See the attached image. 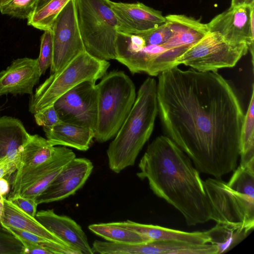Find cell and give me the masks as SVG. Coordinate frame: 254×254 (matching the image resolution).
<instances>
[{
    "mask_svg": "<svg viewBox=\"0 0 254 254\" xmlns=\"http://www.w3.org/2000/svg\"><path fill=\"white\" fill-rule=\"evenodd\" d=\"M54 106L62 121L95 130L98 111L95 82L85 81L61 96Z\"/></svg>",
    "mask_w": 254,
    "mask_h": 254,
    "instance_id": "12",
    "label": "cell"
},
{
    "mask_svg": "<svg viewBox=\"0 0 254 254\" xmlns=\"http://www.w3.org/2000/svg\"><path fill=\"white\" fill-rule=\"evenodd\" d=\"M75 158L74 152L65 146H55L48 160L13 176L11 188L7 198L14 195L35 199L54 181L64 167Z\"/></svg>",
    "mask_w": 254,
    "mask_h": 254,
    "instance_id": "10",
    "label": "cell"
},
{
    "mask_svg": "<svg viewBox=\"0 0 254 254\" xmlns=\"http://www.w3.org/2000/svg\"><path fill=\"white\" fill-rule=\"evenodd\" d=\"M115 223L134 231L150 241H176L190 244L210 243V238L206 231L189 232L158 225L139 223L129 220L115 222Z\"/></svg>",
    "mask_w": 254,
    "mask_h": 254,
    "instance_id": "19",
    "label": "cell"
},
{
    "mask_svg": "<svg viewBox=\"0 0 254 254\" xmlns=\"http://www.w3.org/2000/svg\"><path fill=\"white\" fill-rule=\"evenodd\" d=\"M249 51L247 44H232L219 34L209 32L180 56L175 65L183 64L201 72L217 71L234 66Z\"/></svg>",
    "mask_w": 254,
    "mask_h": 254,
    "instance_id": "9",
    "label": "cell"
},
{
    "mask_svg": "<svg viewBox=\"0 0 254 254\" xmlns=\"http://www.w3.org/2000/svg\"><path fill=\"white\" fill-rule=\"evenodd\" d=\"M0 224L27 231L50 241L68 246L45 228L35 217L25 213L5 197L4 198L3 216Z\"/></svg>",
    "mask_w": 254,
    "mask_h": 254,
    "instance_id": "21",
    "label": "cell"
},
{
    "mask_svg": "<svg viewBox=\"0 0 254 254\" xmlns=\"http://www.w3.org/2000/svg\"><path fill=\"white\" fill-rule=\"evenodd\" d=\"M38 0H0V12L12 17L28 19L37 8Z\"/></svg>",
    "mask_w": 254,
    "mask_h": 254,
    "instance_id": "28",
    "label": "cell"
},
{
    "mask_svg": "<svg viewBox=\"0 0 254 254\" xmlns=\"http://www.w3.org/2000/svg\"><path fill=\"white\" fill-rule=\"evenodd\" d=\"M157 99L167 136L200 173L221 179L235 170L245 115L222 76L174 66L158 75Z\"/></svg>",
    "mask_w": 254,
    "mask_h": 254,
    "instance_id": "1",
    "label": "cell"
},
{
    "mask_svg": "<svg viewBox=\"0 0 254 254\" xmlns=\"http://www.w3.org/2000/svg\"><path fill=\"white\" fill-rule=\"evenodd\" d=\"M35 217L48 230L79 254H94L81 227L70 217L58 215L53 209L38 211Z\"/></svg>",
    "mask_w": 254,
    "mask_h": 254,
    "instance_id": "17",
    "label": "cell"
},
{
    "mask_svg": "<svg viewBox=\"0 0 254 254\" xmlns=\"http://www.w3.org/2000/svg\"><path fill=\"white\" fill-rule=\"evenodd\" d=\"M52 0H38L36 10L41 8Z\"/></svg>",
    "mask_w": 254,
    "mask_h": 254,
    "instance_id": "39",
    "label": "cell"
},
{
    "mask_svg": "<svg viewBox=\"0 0 254 254\" xmlns=\"http://www.w3.org/2000/svg\"><path fill=\"white\" fill-rule=\"evenodd\" d=\"M30 135L18 119L7 116L0 117V158L19 155Z\"/></svg>",
    "mask_w": 254,
    "mask_h": 254,
    "instance_id": "22",
    "label": "cell"
},
{
    "mask_svg": "<svg viewBox=\"0 0 254 254\" xmlns=\"http://www.w3.org/2000/svg\"><path fill=\"white\" fill-rule=\"evenodd\" d=\"M34 115L36 124L43 127H53L62 121L54 105L41 110Z\"/></svg>",
    "mask_w": 254,
    "mask_h": 254,
    "instance_id": "33",
    "label": "cell"
},
{
    "mask_svg": "<svg viewBox=\"0 0 254 254\" xmlns=\"http://www.w3.org/2000/svg\"><path fill=\"white\" fill-rule=\"evenodd\" d=\"M135 34L143 38L146 45L163 46L172 36L173 32L165 22L148 31Z\"/></svg>",
    "mask_w": 254,
    "mask_h": 254,
    "instance_id": "31",
    "label": "cell"
},
{
    "mask_svg": "<svg viewBox=\"0 0 254 254\" xmlns=\"http://www.w3.org/2000/svg\"><path fill=\"white\" fill-rule=\"evenodd\" d=\"M7 199L11 201L25 213L30 216L35 217L38 204L35 199L26 198L20 194L14 195L7 198Z\"/></svg>",
    "mask_w": 254,
    "mask_h": 254,
    "instance_id": "34",
    "label": "cell"
},
{
    "mask_svg": "<svg viewBox=\"0 0 254 254\" xmlns=\"http://www.w3.org/2000/svg\"><path fill=\"white\" fill-rule=\"evenodd\" d=\"M5 196L0 195V222L2 219L4 211V198Z\"/></svg>",
    "mask_w": 254,
    "mask_h": 254,
    "instance_id": "38",
    "label": "cell"
},
{
    "mask_svg": "<svg viewBox=\"0 0 254 254\" xmlns=\"http://www.w3.org/2000/svg\"><path fill=\"white\" fill-rule=\"evenodd\" d=\"M206 231L210 238V243L217 248V254L231 250L251 233L245 230L217 223L214 227Z\"/></svg>",
    "mask_w": 254,
    "mask_h": 254,
    "instance_id": "26",
    "label": "cell"
},
{
    "mask_svg": "<svg viewBox=\"0 0 254 254\" xmlns=\"http://www.w3.org/2000/svg\"><path fill=\"white\" fill-rule=\"evenodd\" d=\"M182 54L163 46L147 45L139 35L119 32L116 60L132 74L144 72L152 76L176 66Z\"/></svg>",
    "mask_w": 254,
    "mask_h": 254,
    "instance_id": "8",
    "label": "cell"
},
{
    "mask_svg": "<svg viewBox=\"0 0 254 254\" xmlns=\"http://www.w3.org/2000/svg\"><path fill=\"white\" fill-rule=\"evenodd\" d=\"M43 128L47 139L53 146H68L80 151L87 150L94 137L93 129L63 121Z\"/></svg>",
    "mask_w": 254,
    "mask_h": 254,
    "instance_id": "20",
    "label": "cell"
},
{
    "mask_svg": "<svg viewBox=\"0 0 254 254\" xmlns=\"http://www.w3.org/2000/svg\"><path fill=\"white\" fill-rule=\"evenodd\" d=\"M240 157L242 166L254 164V85L243 123L240 140Z\"/></svg>",
    "mask_w": 254,
    "mask_h": 254,
    "instance_id": "25",
    "label": "cell"
},
{
    "mask_svg": "<svg viewBox=\"0 0 254 254\" xmlns=\"http://www.w3.org/2000/svg\"><path fill=\"white\" fill-rule=\"evenodd\" d=\"M0 225L16 238H22L42 245L52 250L55 254H79L77 251L68 246L50 241L27 231L4 225Z\"/></svg>",
    "mask_w": 254,
    "mask_h": 254,
    "instance_id": "29",
    "label": "cell"
},
{
    "mask_svg": "<svg viewBox=\"0 0 254 254\" xmlns=\"http://www.w3.org/2000/svg\"><path fill=\"white\" fill-rule=\"evenodd\" d=\"M254 4V0H232L231 6L240 5H252Z\"/></svg>",
    "mask_w": 254,
    "mask_h": 254,
    "instance_id": "37",
    "label": "cell"
},
{
    "mask_svg": "<svg viewBox=\"0 0 254 254\" xmlns=\"http://www.w3.org/2000/svg\"><path fill=\"white\" fill-rule=\"evenodd\" d=\"M0 254H24L21 242L0 224Z\"/></svg>",
    "mask_w": 254,
    "mask_h": 254,
    "instance_id": "32",
    "label": "cell"
},
{
    "mask_svg": "<svg viewBox=\"0 0 254 254\" xmlns=\"http://www.w3.org/2000/svg\"><path fill=\"white\" fill-rule=\"evenodd\" d=\"M136 176L146 179L158 197L183 216L187 225L211 220V209L200 172L190 157L168 136L157 137L138 163Z\"/></svg>",
    "mask_w": 254,
    "mask_h": 254,
    "instance_id": "2",
    "label": "cell"
},
{
    "mask_svg": "<svg viewBox=\"0 0 254 254\" xmlns=\"http://www.w3.org/2000/svg\"><path fill=\"white\" fill-rule=\"evenodd\" d=\"M52 32L53 57L51 73L60 70L85 51L78 25L74 0H70L59 14Z\"/></svg>",
    "mask_w": 254,
    "mask_h": 254,
    "instance_id": "11",
    "label": "cell"
},
{
    "mask_svg": "<svg viewBox=\"0 0 254 254\" xmlns=\"http://www.w3.org/2000/svg\"><path fill=\"white\" fill-rule=\"evenodd\" d=\"M165 19L173 34L163 46L182 54L209 32L206 24L184 14H169Z\"/></svg>",
    "mask_w": 254,
    "mask_h": 254,
    "instance_id": "18",
    "label": "cell"
},
{
    "mask_svg": "<svg viewBox=\"0 0 254 254\" xmlns=\"http://www.w3.org/2000/svg\"><path fill=\"white\" fill-rule=\"evenodd\" d=\"M158 114L157 82L148 77L140 85L128 115L107 150L113 172L119 173L134 165L152 134Z\"/></svg>",
    "mask_w": 254,
    "mask_h": 254,
    "instance_id": "3",
    "label": "cell"
},
{
    "mask_svg": "<svg viewBox=\"0 0 254 254\" xmlns=\"http://www.w3.org/2000/svg\"><path fill=\"white\" fill-rule=\"evenodd\" d=\"M2 107H3V105L0 106V112L2 110Z\"/></svg>",
    "mask_w": 254,
    "mask_h": 254,
    "instance_id": "40",
    "label": "cell"
},
{
    "mask_svg": "<svg viewBox=\"0 0 254 254\" xmlns=\"http://www.w3.org/2000/svg\"><path fill=\"white\" fill-rule=\"evenodd\" d=\"M22 244L24 254H55L51 249L37 243L20 238H17Z\"/></svg>",
    "mask_w": 254,
    "mask_h": 254,
    "instance_id": "36",
    "label": "cell"
},
{
    "mask_svg": "<svg viewBox=\"0 0 254 254\" xmlns=\"http://www.w3.org/2000/svg\"><path fill=\"white\" fill-rule=\"evenodd\" d=\"M41 76L38 59H17L0 72V96L32 95Z\"/></svg>",
    "mask_w": 254,
    "mask_h": 254,
    "instance_id": "16",
    "label": "cell"
},
{
    "mask_svg": "<svg viewBox=\"0 0 254 254\" xmlns=\"http://www.w3.org/2000/svg\"><path fill=\"white\" fill-rule=\"evenodd\" d=\"M55 149L46 138L38 134H30L22 147L20 164L15 173H20L35 167L48 160Z\"/></svg>",
    "mask_w": 254,
    "mask_h": 254,
    "instance_id": "23",
    "label": "cell"
},
{
    "mask_svg": "<svg viewBox=\"0 0 254 254\" xmlns=\"http://www.w3.org/2000/svg\"><path fill=\"white\" fill-rule=\"evenodd\" d=\"M85 158H74L68 163L49 186L35 199L38 205L63 200L73 195L84 185L93 169Z\"/></svg>",
    "mask_w": 254,
    "mask_h": 254,
    "instance_id": "14",
    "label": "cell"
},
{
    "mask_svg": "<svg viewBox=\"0 0 254 254\" xmlns=\"http://www.w3.org/2000/svg\"><path fill=\"white\" fill-rule=\"evenodd\" d=\"M110 63L97 59L86 51L80 53L60 70L51 73L36 89L30 99L32 114L54 105L61 96L78 84L96 81L107 72Z\"/></svg>",
    "mask_w": 254,
    "mask_h": 254,
    "instance_id": "7",
    "label": "cell"
},
{
    "mask_svg": "<svg viewBox=\"0 0 254 254\" xmlns=\"http://www.w3.org/2000/svg\"><path fill=\"white\" fill-rule=\"evenodd\" d=\"M88 228L95 235L111 242L136 244L152 242L138 233L119 226L114 222L93 224Z\"/></svg>",
    "mask_w": 254,
    "mask_h": 254,
    "instance_id": "24",
    "label": "cell"
},
{
    "mask_svg": "<svg viewBox=\"0 0 254 254\" xmlns=\"http://www.w3.org/2000/svg\"><path fill=\"white\" fill-rule=\"evenodd\" d=\"M101 78L96 85L98 111L94 137L100 143L116 135L136 96L133 81L124 71H112Z\"/></svg>",
    "mask_w": 254,
    "mask_h": 254,
    "instance_id": "5",
    "label": "cell"
},
{
    "mask_svg": "<svg viewBox=\"0 0 254 254\" xmlns=\"http://www.w3.org/2000/svg\"><path fill=\"white\" fill-rule=\"evenodd\" d=\"M206 24L209 32L219 34L229 43L248 45L254 65V4L231 6Z\"/></svg>",
    "mask_w": 254,
    "mask_h": 254,
    "instance_id": "13",
    "label": "cell"
},
{
    "mask_svg": "<svg viewBox=\"0 0 254 254\" xmlns=\"http://www.w3.org/2000/svg\"><path fill=\"white\" fill-rule=\"evenodd\" d=\"M20 154L16 157L0 158V179L5 178L16 172L20 164Z\"/></svg>",
    "mask_w": 254,
    "mask_h": 254,
    "instance_id": "35",
    "label": "cell"
},
{
    "mask_svg": "<svg viewBox=\"0 0 254 254\" xmlns=\"http://www.w3.org/2000/svg\"><path fill=\"white\" fill-rule=\"evenodd\" d=\"M69 0H52L27 19V25L44 31H52L56 18Z\"/></svg>",
    "mask_w": 254,
    "mask_h": 254,
    "instance_id": "27",
    "label": "cell"
},
{
    "mask_svg": "<svg viewBox=\"0 0 254 254\" xmlns=\"http://www.w3.org/2000/svg\"><path fill=\"white\" fill-rule=\"evenodd\" d=\"M144 254H145V245H144Z\"/></svg>",
    "mask_w": 254,
    "mask_h": 254,
    "instance_id": "41",
    "label": "cell"
},
{
    "mask_svg": "<svg viewBox=\"0 0 254 254\" xmlns=\"http://www.w3.org/2000/svg\"><path fill=\"white\" fill-rule=\"evenodd\" d=\"M40 51L38 59L41 75L50 67L53 57V34L51 31H45L40 39Z\"/></svg>",
    "mask_w": 254,
    "mask_h": 254,
    "instance_id": "30",
    "label": "cell"
},
{
    "mask_svg": "<svg viewBox=\"0 0 254 254\" xmlns=\"http://www.w3.org/2000/svg\"><path fill=\"white\" fill-rule=\"evenodd\" d=\"M74 0L85 51L100 60H116L118 23L109 0Z\"/></svg>",
    "mask_w": 254,
    "mask_h": 254,
    "instance_id": "6",
    "label": "cell"
},
{
    "mask_svg": "<svg viewBox=\"0 0 254 254\" xmlns=\"http://www.w3.org/2000/svg\"><path fill=\"white\" fill-rule=\"evenodd\" d=\"M228 182L218 178L203 181L211 220L251 232L254 228V164L239 165Z\"/></svg>",
    "mask_w": 254,
    "mask_h": 254,
    "instance_id": "4",
    "label": "cell"
},
{
    "mask_svg": "<svg viewBox=\"0 0 254 254\" xmlns=\"http://www.w3.org/2000/svg\"><path fill=\"white\" fill-rule=\"evenodd\" d=\"M118 23L119 32L135 34L155 28L166 22L161 11L143 3L116 2L109 0Z\"/></svg>",
    "mask_w": 254,
    "mask_h": 254,
    "instance_id": "15",
    "label": "cell"
}]
</instances>
